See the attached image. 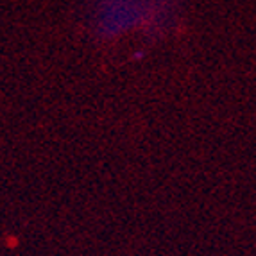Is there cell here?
I'll return each instance as SVG.
<instances>
[{"label":"cell","mask_w":256,"mask_h":256,"mask_svg":"<svg viewBox=\"0 0 256 256\" xmlns=\"http://www.w3.org/2000/svg\"><path fill=\"white\" fill-rule=\"evenodd\" d=\"M183 0H84V26L100 42L142 32L166 34L178 24Z\"/></svg>","instance_id":"cell-1"}]
</instances>
